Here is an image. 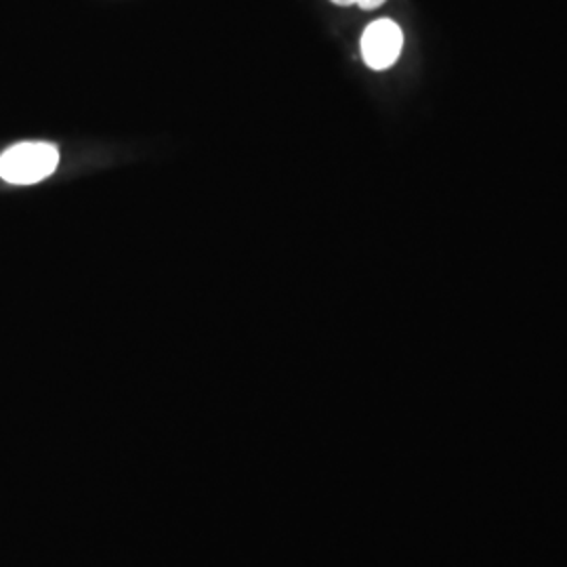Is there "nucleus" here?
<instances>
[{
	"instance_id": "obj_3",
	"label": "nucleus",
	"mask_w": 567,
	"mask_h": 567,
	"mask_svg": "<svg viewBox=\"0 0 567 567\" xmlns=\"http://www.w3.org/2000/svg\"><path fill=\"white\" fill-rule=\"evenodd\" d=\"M334 4H341V7H349V4H360L365 11H372L377 7H381L385 0H332Z\"/></svg>"
},
{
	"instance_id": "obj_2",
	"label": "nucleus",
	"mask_w": 567,
	"mask_h": 567,
	"mask_svg": "<svg viewBox=\"0 0 567 567\" xmlns=\"http://www.w3.org/2000/svg\"><path fill=\"white\" fill-rule=\"evenodd\" d=\"M404 47L402 28L391 20L372 21L362 34V55L372 70L391 68Z\"/></svg>"
},
{
	"instance_id": "obj_1",
	"label": "nucleus",
	"mask_w": 567,
	"mask_h": 567,
	"mask_svg": "<svg viewBox=\"0 0 567 567\" xmlns=\"http://www.w3.org/2000/svg\"><path fill=\"white\" fill-rule=\"evenodd\" d=\"M60 166V150L53 143L25 142L0 156V179L13 185L44 182Z\"/></svg>"
}]
</instances>
